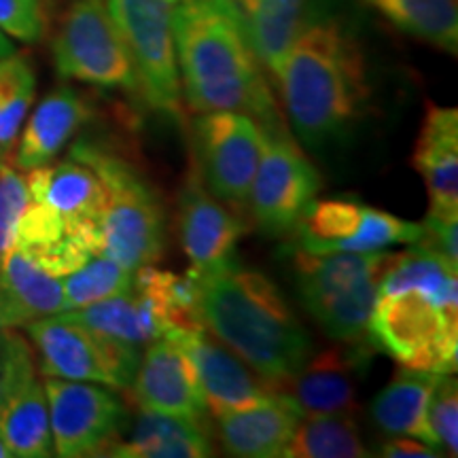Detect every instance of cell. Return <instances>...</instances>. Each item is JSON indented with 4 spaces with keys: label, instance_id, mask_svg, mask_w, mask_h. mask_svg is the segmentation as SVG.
<instances>
[{
    "label": "cell",
    "instance_id": "6da1fadb",
    "mask_svg": "<svg viewBox=\"0 0 458 458\" xmlns=\"http://www.w3.org/2000/svg\"><path fill=\"white\" fill-rule=\"evenodd\" d=\"M274 77L291 128L312 151L346 139L371 96L363 47L335 17H306Z\"/></svg>",
    "mask_w": 458,
    "mask_h": 458
},
{
    "label": "cell",
    "instance_id": "7a4b0ae2",
    "mask_svg": "<svg viewBox=\"0 0 458 458\" xmlns=\"http://www.w3.org/2000/svg\"><path fill=\"white\" fill-rule=\"evenodd\" d=\"M172 28L182 98L191 111L246 113L263 128L280 122L236 9L223 0H179Z\"/></svg>",
    "mask_w": 458,
    "mask_h": 458
},
{
    "label": "cell",
    "instance_id": "3957f363",
    "mask_svg": "<svg viewBox=\"0 0 458 458\" xmlns=\"http://www.w3.org/2000/svg\"><path fill=\"white\" fill-rule=\"evenodd\" d=\"M193 276L204 327L283 391L312 354V340L278 286L236 259Z\"/></svg>",
    "mask_w": 458,
    "mask_h": 458
},
{
    "label": "cell",
    "instance_id": "277c9868",
    "mask_svg": "<svg viewBox=\"0 0 458 458\" xmlns=\"http://www.w3.org/2000/svg\"><path fill=\"white\" fill-rule=\"evenodd\" d=\"M71 157L96 172L106 191L100 253L136 272L164 250V208L156 189L128 159L94 142H77Z\"/></svg>",
    "mask_w": 458,
    "mask_h": 458
},
{
    "label": "cell",
    "instance_id": "5b68a950",
    "mask_svg": "<svg viewBox=\"0 0 458 458\" xmlns=\"http://www.w3.org/2000/svg\"><path fill=\"white\" fill-rule=\"evenodd\" d=\"M393 253L312 255L297 249L295 280L301 303L337 342L365 340L382 276Z\"/></svg>",
    "mask_w": 458,
    "mask_h": 458
},
{
    "label": "cell",
    "instance_id": "8992f818",
    "mask_svg": "<svg viewBox=\"0 0 458 458\" xmlns=\"http://www.w3.org/2000/svg\"><path fill=\"white\" fill-rule=\"evenodd\" d=\"M368 335L405 369L454 374L458 363V306L420 291L377 295Z\"/></svg>",
    "mask_w": 458,
    "mask_h": 458
},
{
    "label": "cell",
    "instance_id": "52a82bcc",
    "mask_svg": "<svg viewBox=\"0 0 458 458\" xmlns=\"http://www.w3.org/2000/svg\"><path fill=\"white\" fill-rule=\"evenodd\" d=\"M38 369L45 377L96 382L130 391L140 365V348L96 334L60 314L26 325Z\"/></svg>",
    "mask_w": 458,
    "mask_h": 458
},
{
    "label": "cell",
    "instance_id": "ba28073f",
    "mask_svg": "<svg viewBox=\"0 0 458 458\" xmlns=\"http://www.w3.org/2000/svg\"><path fill=\"white\" fill-rule=\"evenodd\" d=\"M62 79L139 94L128 49L106 9V0H72L51 43Z\"/></svg>",
    "mask_w": 458,
    "mask_h": 458
},
{
    "label": "cell",
    "instance_id": "9c48e42d",
    "mask_svg": "<svg viewBox=\"0 0 458 458\" xmlns=\"http://www.w3.org/2000/svg\"><path fill=\"white\" fill-rule=\"evenodd\" d=\"M179 0H106L128 49L139 94L153 111L181 119V74L172 13Z\"/></svg>",
    "mask_w": 458,
    "mask_h": 458
},
{
    "label": "cell",
    "instance_id": "30bf717a",
    "mask_svg": "<svg viewBox=\"0 0 458 458\" xmlns=\"http://www.w3.org/2000/svg\"><path fill=\"white\" fill-rule=\"evenodd\" d=\"M54 454L85 458L108 454L130 425L119 391L96 382L45 377Z\"/></svg>",
    "mask_w": 458,
    "mask_h": 458
},
{
    "label": "cell",
    "instance_id": "8fae6325",
    "mask_svg": "<svg viewBox=\"0 0 458 458\" xmlns=\"http://www.w3.org/2000/svg\"><path fill=\"white\" fill-rule=\"evenodd\" d=\"M300 250L312 255L376 253L394 244H418L422 225L371 208L357 199H317L295 225Z\"/></svg>",
    "mask_w": 458,
    "mask_h": 458
},
{
    "label": "cell",
    "instance_id": "7c38bea8",
    "mask_svg": "<svg viewBox=\"0 0 458 458\" xmlns=\"http://www.w3.org/2000/svg\"><path fill=\"white\" fill-rule=\"evenodd\" d=\"M198 174L223 204L242 208L259 168L266 130L255 117L238 111L202 113L193 123Z\"/></svg>",
    "mask_w": 458,
    "mask_h": 458
},
{
    "label": "cell",
    "instance_id": "4fadbf2b",
    "mask_svg": "<svg viewBox=\"0 0 458 458\" xmlns=\"http://www.w3.org/2000/svg\"><path fill=\"white\" fill-rule=\"evenodd\" d=\"M263 130L266 145L246 204L263 232L280 236L293 232L303 210L317 198L320 176L280 122Z\"/></svg>",
    "mask_w": 458,
    "mask_h": 458
},
{
    "label": "cell",
    "instance_id": "5bb4252c",
    "mask_svg": "<svg viewBox=\"0 0 458 458\" xmlns=\"http://www.w3.org/2000/svg\"><path fill=\"white\" fill-rule=\"evenodd\" d=\"M360 342H342V346L310 354L286 382V393L303 416H352L359 410V386L371 354V344Z\"/></svg>",
    "mask_w": 458,
    "mask_h": 458
},
{
    "label": "cell",
    "instance_id": "9a60e30c",
    "mask_svg": "<svg viewBox=\"0 0 458 458\" xmlns=\"http://www.w3.org/2000/svg\"><path fill=\"white\" fill-rule=\"evenodd\" d=\"M174 340L185 346L196 365L206 411H210L216 420L233 411L266 403L280 391L250 369L236 352L227 351L219 340H213L206 327L189 331Z\"/></svg>",
    "mask_w": 458,
    "mask_h": 458
},
{
    "label": "cell",
    "instance_id": "2e32d148",
    "mask_svg": "<svg viewBox=\"0 0 458 458\" xmlns=\"http://www.w3.org/2000/svg\"><path fill=\"white\" fill-rule=\"evenodd\" d=\"M131 393L142 411L198 420L206 414L196 365L174 337H159L148 344L131 382Z\"/></svg>",
    "mask_w": 458,
    "mask_h": 458
},
{
    "label": "cell",
    "instance_id": "e0dca14e",
    "mask_svg": "<svg viewBox=\"0 0 458 458\" xmlns=\"http://www.w3.org/2000/svg\"><path fill=\"white\" fill-rule=\"evenodd\" d=\"M244 221L229 208L199 179L189 174L179 199V232L193 274H204L233 259L244 233Z\"/></svg>",
    "mask_w": 458,
    "mask_h": 458
},
{
    "label": "cell",
    "instance_id": "ac0fdd59",
    "mask_svg": "<svg viewBox=\"0 0 458 458\" xmlns=\"http://www.w3.org/2000/svg\"><path fill=\"white\" fill-rule=\"evenodd\" d=\"M100 246L98 229L71 223L49 206L30 199L17 221L9 249H17L51 276L64 278L91 255H98Z\"/></svg>",
    "mask_w": 458,
    "mask_h": 458
},
{
    "label": "cell",
    "instance_id": "d6986e66",
    "mask_svg": "<svg viewBox=\"0 0 458 458\" xmlns=\"http://www.w3.org/2000/svg\"><path fill=\"white\" fill-rule=\"evenodd\" d=\"M91 108L72 88H57L38 102L26 125H21L13 148V165L30 172L51 164L72 136L88 123Z\"/></svg>",
    "mask_w": 458,
    "mask_h": 458
},
{
    "label": "cell",
    "instance_id": "ffe728a7",
    "mask_svg": "<svg viewBox=\"0 0 458 458\" xmlns=\"http://www.w3.org/2000/svg\"><path fill=\"white\" fill-rule=\"evenodd\" d=\"M26 182L34 202L49 206L71 223L102 233L106 191L88 165L72 157L62 164H45L28 172Z\"/></svg>",
    "mask_w": 458,
    "mask_h": 458
},
{
    "label": "cell",
    "instance_id": "44dd1931",
    "mask_svg": "<svg viewBox=\"0 0 458 458\" xmlns=\"http://www.w3.org/2000/svg\"><path fill=\"white\" fill-rule=\"evenodd\" d=\"M301 418L291 394L278 391L266 403L219 418V439L232 456L278 458Z\"/></svg>",
    "mask_w": 458,
    "mask_h": 458
},
{
    "label": "cell",
    "instance_id": "7402d4cb",
    "mask_svg": "<svg viewBox=\"0 0 458 458\" xmlns=\"http://www.w3.org/2000/svg\"><path fill=\"white\" fill-rule=\"evenodd\" d=\"M414 165L425 179L433 215H458V111L428 105L416 139Z\"/></svg>",
    "mask_w": 458,
    "mask_h": 458
},
{
    "label": "cell",
    "instance_id": "603a6c76",
    "mask_svg": "<svg viewBox=\"0 0 458 458\" xmlns=\"http://www.w3.org/2000/svg\"><path fill=\"white\" fill-rule=\"evenodd\" d=\"M60 317L139 348L165 337V327L156 303L134 283L122 295L89 303L77 310L60 312Z\"/></svg>",
    "mask_w": 458,
    "mask_h": 458
},
{
    "label": "cell",
    "instance_id": "cb8c5ba5",
    "mask_svg": "<svg viewBox=\"0 0 458 458\" xmlns=\"http://www.w3.org/2000/svg\"><path fill=\"white\" fill-rule=\"evenodd\" d=\"M213 454L208 433L198 418L142 411L128 439L108 450L117 458H204Z\"/></svg>",
    "mask_w": 458,
    "mask_h": 458
},
{
    "label": "cell",
    "instance_id": "d4e9b609",
    "mask_svg": "<svg viewBox=\"0 0 458 458\" xmlns=\"http://www.w3.org/2000/svg\"><path fill=\"white\" fill-rule=\"evenodd\" d=\"M437 374L405 369L393 377L385 391L376 394L371 403V418L386 435H405L433 445L427 425V405Z\"/></svg>",
    "mask_w": 458,
    "mask_h": 458
},
{
    "label": "cell",
    "instance_id": "484cf974",
    "mask_svg": "<svg viewBox=\"0 0 458 458\" xmlns=\"http://www.w3.org/2000/svg\"><path fill=\"white\" fill-rule=\"evenodd\" d=\"M0 442L15 458L54 456L49 405L43 380L32 377L0 410Z\"/></svg>",
    "mask_w": 458,
    "mask_h": 458
},
{
    "label": "cell",
    "instance_id": "4316f807",
    "mask_svg": "<svg viewBox=\"0 0 458 458\" xmlns=\"http://www.w3.org/2000/svg\"><path fill=\"white\" fill-rule=\"evenodd\" d=\"M308 0H246L244 32L257 60L272 74L306 20Z\"/></svg>",
    "mask_w": 458,
    "mask_h": 458
},
{
    "label": "cell",
    "instance_id": "83f0119b",
    "mask_svg": "<svg viewBox=\"0 0 458 458\" xmlns=\"http://www.w3.org/2000/svg\"><path fill=\"white\" fill-rule=\"evenodd\" d=\"M0 289L26 325L66 310L62 278L41 270L17 249L0 257Z\"/></svg>",
    "mask_w": 458,
    "mask_h": 458
},
{
    "label": "cell",
    "instance_id": "f1b7e54d",
    "mask_svg": "<svg viewBox=\"0 0 458 458\" xmlns=\"http://www.w3.org/2000/svg\"><path fill=\"white\" fill-rule=\"evenodd\" d=\"M410 37L456 55L458 0H363Z\"/></svg>",
    "mask_w": 458,
    "mask_h": 458
},
{
    "label": "cell",
    "instance_id": "f546056e",
    "mask_svg": "<svg viewBox=\"0 0 458 458\" xmlns=\"http://www.w3.org/2000/svg\"><path fill=\"white\" fill-rule=\"evenodd\" d=\"M352 416H303L286 445L284 458H360L368 456Z\"/></svg>",
    "mask_w": 458,
    "mask_h": 458
},
{
    "label": "cell",
    "instance_id": "4dcf8cb0",
    "mask_svg": "<svg viewBox=\"0 0 458 458\" xmlns=\"http://www.w3.org/2000/svg\"><path fill=\"white\" fill-rule=\"evenodd\" d=\"M37 96V74L30 60L11 54L0 57V165L9 164L26 114Z\"/></svg>",
    "mask_w": 458,
    "mask_h": 458
},
{
    "label": "cell",
    "instance_id": "1f68e13d",
    "mask_svg": "<svg viewBox=\"0 0 458 458\" xmlns=\"http://www.w3.org/2000/svg\"><path fill=\"white\" fill-rule=\"evenodd\" d=\"M131 283H134V272L123 267L122 263L105 255H91L81 267L62 278L66 310H77L89 303L122 295Z\"/></svg>",
    "mask_w": 458,
    "mask_h": 458
},
{
    "label": "cell",
    "instance_id": "d6a6232c",
    "mask_svg": "<svg viewBox=\"0 0 458 458\" xmlns=\"http://www.w3.org/2000/svg\"><path fill=\"white\" fill-rule=\"evenodd\" d=\"M427 425L435 448L458 452V385L450 374H437L427 405Z\"/></svg>",
    "mask_w": 458,
    "mask_h": 458
},
{
    "label": "cell",
    "instance_id": "836d02e7",
    "mask_svg": "<svg viewBox=\"0 0 458 458\" xmlns=\"http://www.w3.org/2000/svg\"><path fill=\"white\" fill-rule=\"evenodd\" d=\"M32 377H37L32 346L13 327L0 329V410Z\"/></svg>",
    "mask_w": 458,
    "mask_h": 458
},
{
    "label": "cell",
    "instance_id": "e575fe53",
    "mask_svg": "<svg viewBox=\"0 0 458 458\" xmlns=\"http://www.w3.org/2000/svg\"><path fill=\"white\" fill-rule=\"evenodd\" d=\"M47 26L43 0H0V30L11 41L38 43L47 34Z\"/></svg>",
    "mask_w": 458,
    "mask_h": 458
},
{
    "label": "cell",
    "instance_id": "d590c367",
    "mask_svg": "<svg viewBox=\"0 0 458 458\" xmlns=\"http://www.w3.org/2000/svg\"><path fill=\"white\" fill-rule=\"evenodd\" d=\"M30 199L26 174L15 165H0V257L9 250L17 221Z\"/></svg>",
    "mask_w": 458,
    "mask_h": 458
},
{
    "label": "cell",
    "instance_id": "8d00e7d4",
    "mask_svg": "<svg viewBox=\"0 0 458 458\" xmlns=\"http://www.w3.org/2000/svg\"><path fill=\"white\" fill-rule=\"evenodd\" d=\"M422 238L420 246L433 250L445 261L458 267V215H433L420 223Z\"/></svg>",
    "mask_w": 458,
    "mask_h": 458
},
{
    "label": "cell",
    "instance_id": "74e56055",
    "mask_svg": "<svg viewBox=\"0 0 458 458\" xmlns=\"http://www.w3.org/2000/svg\"><path fill=\"white\" fill-rule=\"evenodd\" d=\"M380 454L391 456V458H431V456H442V452L437 448L428 445L416 437H405V435H393V439H388L386 444H382Z\"/></svg>",
    "mask_w": 458,
    "mask_h": 458
},
{
    "label": "cell",
    "instance_id": "f35d334b",
    "mask_svg": "<svg viewBox=\"0 0 458 458\" xmlns=\"http://www.w3.org/2000/svg\"><path fill=\"white\" fill-rule=\"evenodd\" d=\"M20 329L26 327L24 318L20 317V312L15 310V306L11 303V300L4 295V291L0 289V329Z\"/></svg>",
    "mask_w": 458,
    "mask_h": 458
},
{
    "label": "cell",
    "instance_id": "ab89813d",
    "mask_svg": "<svg viewBox=\"0 0 458 458\" xmlns=\"http://www.w3.org/2000/svg\"><path fill=\"white\" fill-rule=\"evenodd\" d=\"M15 51H17L15 43L11 41L7 34L0 30V57H7V55H11V54H15Z\"/></svg>",
    "mask_w": 458,
    "mask_h": 458
},
{
    "label": "cell",
    "instance_id": "60d3db41",
    "mask_svg": "<svg viewBox=\"0 0 458 458\" xmlns=\"http://www.w3.org/2000/svg\"><path fill=\"white\" fill-rule=\"evenodd\" d=\"M223 3H227L229 7H233L238 11L240 15H242V9H244V4H246V0H223Z\"/></svg>",
    "mask_w": 458,
    "mask_h": 458
},
{
    "label": "cell",
    "instance_id": "b9f144b4",
    "mask_svg": "<svg viewBox=\"0 0 458 458\" xmlns=\"http://www.w3.org/2000/svg\"><path fill=\"white\" fill-rule=\"evenodd\" d=\"M0 458H13L11 456V452L7 450V445H4L3 442H0Z\"/></svg>",
    "mask_w": 458,
    "mask_h": 458
}]
</instances>
